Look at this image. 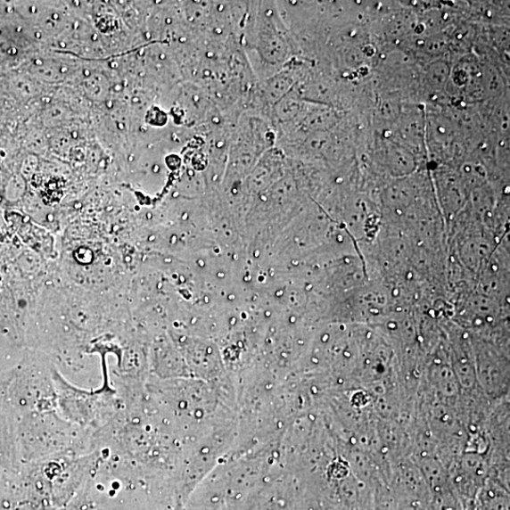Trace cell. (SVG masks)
I'll use <instances>...</instances> for the list:
<instances>
[{"instance_id":"obj_1","label":"cell","mask_w":510,"mask_h":510,"mask_svg":"<svg viewBox=\"0 0 510 510\" xmlns=\"http://www.w3.org/2000/svg\"><path fill=\"white\" fill-rule=\"evenodd\" d=\"M102 362V384L98 388L78 387L63 376L55 365L53 376L56 390V410L68 422L91 432L105 425L121 407L118 391L111 384L105 355Z\"/></svg>"},{"instance_id":"obj_2","label":"cell","mask_w":510,"mask_h":510,"mask_svg":"<svg viewBox=\"0 0 510 510\" xmlns=\"http://www.w3.org/2000/svg\"><path fill=\"white\" fill-rule=\"evenodd\" d=\"M24 456L37 462L93 450V432L63 419L57 410L28 412L23 424Z\"/></svg>"},{"instance_id":"obj_3","label":"cell","mask_w":510,"mask_h":510,"mask_svg":"<svg viewBox=\"0 0 510 510\" xmlns=\"http://www.w3.org/2000/svg\"><path fill=\"white\" fill-rule=\"evenodd\" d=\"M95 508H97V506L95 505L90 498L86 485L68 505L58 510H95Z\"/></svg>"}]
</instances>
